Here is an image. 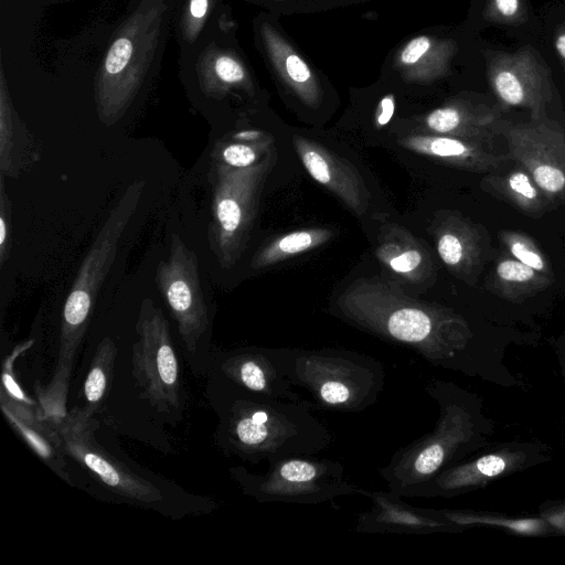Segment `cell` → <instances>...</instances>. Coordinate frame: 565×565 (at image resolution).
<instances>
[{
	"label": "cell",
	"mask_w": 565,
	"mask_h": 565,
	"mask_svg": "<svg viewBox=\"0 0 565 565\" xmlns=\"http://www.w3.org/2000/svg\"><path fill=\"white\" fill-rule=\"evenodd\" d=\"M156 282L190 354H195L209 326L196 255L178 234L171 236L170 253L156 271Z\"/></svg>",
	"instance_id": "14"
},
{
	"label": "cell",
	"mask_w": 565,
	"mask_h": 565,
	"mask_svg": "<svg viewBox=\"0 0 565 565\" xmlns=\"http://www.w3.org/2000/svg\"><path fill=\"white\" fill-rule=\"evenodd\" d=\"M370 0H305L302 13L326 11L335 8L352 6Z\"/></svg>",
	"instance_id": "37"
},
{
	"label": "cell",
	"mask_w": 565,
	"mask_h": 565,
	"mask_svg": "<svg viewBox=\"0 0 565 565\" xmlns=\"http://www.w3.org/2000/svg\"><path fill=\"white\" fill-rule=\"evenodd\" d=\"M258 6L263 11L269 12L278 18L295 13H302L305 0H245Z\"/></svg>",
	"instance_id": "36"
},
{
	"label": "cell",
	"mask_w": 565,
	"mask_h": 565,
	"mask_svg": "<svg viewBox=\"0 0 565 565\" xmlns=\"http://www.w3.org/2000/svg\"><path fill=\"white\" fill-rule=\"evenodd\" d=\"M236 30L233 21L180 54L179 75L184 85L209 100L255 104L265 92L239 45Z\"/></svg>",
	"instance_id": "6"
},
{
	"label": "cell",
	"mask_w": 565,
	"mask_h": 565,
	"mask_svg": "<svg viewBox=\"0 0 565 565\" xmlns=\"http://www.w3.org/2000/svg\"><path fill=\"white\" fill-rule=\"evenodd\" d=\"M434 236L440 259L452 271L466 274L477 263L476 236L461 220L447 216L439 221Z\"/></svg>",
	"instance_id": "25"
},
{
	"label": "cell",
	"mask_w": 565,
	"mask_h": 565,
	"mask_svg": "<svg viewBox=\"0 0 565 565\" xmlns=\"http://www.w3.org/2000/svg\"><path fill=\"white\" fill-rule=\"evenodd\" d=\"M460 41L438 28H423L397 43L384 58L380 75L406 95L437 88L455 74Z\"/></svg>",
	"instance_id": "11"
},
{
	"label": "cell",
	"mask_w": 565,
	"mask_h": 565,
	"mask_svg": "<svg viewBox=\"0 0 565 565\" xmlns=\"http://www.w3.org/2000/svg\"><path fill=\"white\" fill-rule=\"evenodd\" d=\"M25 130L15 113L2 76L0 93V175L15 178L22 166Z\"/></svg>",
	"instance_id": "28"
},
{
	"label": "cell",
	"mask_w": 565,
	"mask_h": 565,
	"mask_svg": "<svg viewBox=\"0 0 565 565\" xmlns=\"http://www.w3.org/2000/svg\"><path fill=\"white\" fill-rule=\"evenodd\" d=\"M559 363L562 365L563 374L565 376V349L561 352Z\"/></svg>",
	"instance_id": "39"
},
{
	"label": "cell",
	"mask_w": 565,
	"mask_h": 565,
	"mask_svg": "<svg viewBox=\"0 0 565 565\" xmlns=\"http://www.w3.org/2000/svg\"><path fill=\"white\" fill-rule=\"evenodd\" d=\"M292 386L305 390L320 407L360 413L373 406L385 385L384 364L342 349H273Z\"/></svg>",
	"instance_id": "4"
},
{
	"label": "cell",
	"mask_w": 565,
	"mask_h": 565,
	"mask_svg": "<svg viewBox=\"0 0 565 565\" xmlns=\"http://www.w3.org/2000/svg\"><path fill=\"white\" fill-rule=\"evenodd\" d=\"M424 390L439 406L433 430L399 448L379 471L388 490L401 497L466 460L487 445L492 431L475 394L435 379Z\"/></svg>",
	"instance_id": "2"
},
{
	"label": "cell",
	"mask_w": 565,
	"mask_h": 565,
	"mask_svg": "<svg viewBox=\"0 0 565 565\" xmlns=\"http://www.w3.org/2000/svg\"><path fill=\"white\" fill-rule=\"evenodd\" d=\"M500 119L498 108L457 95L412 117V122L415 130L490 142Z\"/></svg>",
	"instance_id": "19"
},
{
	"label": "cell",
	"mask_w": 565,
	"mask_h": 565,
	"mask_svg": "<svg viewBox=\"0 0 565 565\" xmlns=\"http://www.w3.org/2000/svg\"><path fill=\"white\" fill-rule=\"evenodd\" d=\"M375 255L385 269L407 284L424 285L433 278L430 254L411 232L397 223L385 224L381 228Z\"/></svg>",
	"instance_id": "22"
},
{
	"label": "cell",
	"mask_w": 565,
	"mask_h": 565,
	"mask_svg": "<svg viewBox=\"0 0 565 565\" xmlns=\"http://www.w3.org/2000/svg\"><path fill=\"white\" fill-rule=\"evenodd\" d=\"M483 18L498 23L519 24L526 19L523 0H488Z\"/></svg>",
	"instance_id": "32"
},
{
	"label": "cell",
	"mask_w": 565,
	"mask_h": 565,
	"mask_svg": "<svg viewBox=\"0 0 565 565\" xmlns=\"http://www.w3.org/2000/svg\"><path fill=\"white\" fill-rule=\"evenodd\" d=\"M332 236V231L324 227L297 230L277 236L257 250L252 260V268L263 269L309 252L326 244Z\"/></svg>",
	"instance_id": "27"
},
{
	"label": "cell",
	"mask_w": 565,
	"mask_h": 565,
	"mask_svg": "<svg viewBox=\"0 0 565 565\" xmlns=\"http://www.w3.org/2000/svg\"><path fill=\"white\" fill-rule=\"evenodd\" d=\"M56 428L65 455L93 472L107 488L130 500L157 503L161 491L113 457L96 440L97 423L82 408L75 407L51 422Z\"/></svg>",
	"instance_id": "12"
},
{
	"label": "cell",
	"mask_w": 565,
	"mask_h": 565,
	"mask_svg": "<svg viewBox=\"0 0 565 565\" xmlns=\"http://www.w3.org/2000/svg\"><path fill=\"white\" fill-rule=\"evenodd\" d=\"M494 189L502 192L514 204L529 212H539L545 207L541 190L525 170H518L510 173L503 180L494 178L491 181Z\"/></svg>",
	"instance_id": "30"
},
{
	"label": "cell",
	"mask_w": 565,
	"mask_h": 565,
	"mask_svg": "<svg viewBox=\"0 0 565 565\" xmlns=\"http://www.w3.org/2000/svg\"><path fill=\"white\" fill-rule=\"evenodd\" d=\"M554 47L565 64V26L561 28L554 39Z\"/></svg>",
	"instance_id": "38"
},
{
	"label": "cell",
	"mask_w": 565,
	"mask_h": 565,
	"mask_svg": "<svg viewBox=\"0 0 565 565\" xmlns=\"http://www.w3.org/2000/svg\"><path fill=\"white\" fill-rule=\"evenodd\" d=\"M136 332L131 364L140 395L158 412L172 414L181 406L179 363L167 319L149 298L141 302Z\"/></svg>",
	"instance_id": "10"
},
{
	"label": "cell",
	"mask_w": 565,
	"mask_h": 565,
	"mask_svg": "<svg viewBox=\"0 0 565 565\" xmlns=\"http://www.w3.org/2000/svg\"><path fill=\"white\" fill-rule=\"evenodd\" d=\"M292 145L310 177L338 196L355 215L369 210L371 195L359 170L324 145L295 135Z\"/></svg>",
	"instance_id": "17"
},
{
	"label": "cell",
	"mask_w": 565,
	"mask_h": 565,
	"mask_svg": "<svg viewBox=\"0 0 565 565\" xmlns=\"http://www.w3.org/2000/svg\"><path fill=\"white\" fill-rule=\"evenodd\" d=\"M509 248L511 254L521 263L537 271H545L546 264L542 255L523 238H510Z\"/></svg>",
	"instance_id": "35"
},
{
	"label": "cell",
	"mask_w": 565,
	"mask_h": 565,
	"mask_svg": "<svg viewBox=\"0 0 565 565\" xmlns=\"http://www.w3.org/2000/svg\"><path fill=\"white\" fill-rule=\"evenodd\" d=\"M358 494L367 497L372 507L358 516L356 532L419 535L458 531L433 509L413 507L390 490L371 491L359 487Z\"/></svg>",
	"instance_id": "18"
},
{
	"label": "cell",
	"mask_w": 565,
	"mask_h": 565,
	"mask_svg": "<svg viewBox=\"0 0 565 565\" xmlns=\"http://www.w3.org/2000/svg\"><path fill=\"white\" fill-rule=\"evenodd\" d=\"M12 207L6 191L4 177L0 175V267L10 256L12 243Z\"/></svg>",
	"instance_id": "34"
},
{
	"label": "cell",
	"mask_w": 565,
	"mask_h": 565,
	"mask_svg": "<svg viewBox=\"0 0 565 565\" xmlns=\"http://www.w3.org/2000/svg\"><path fill=\"white\" fill-rule=\"evenodd\" d=\"M145 182L130 183L86 253L62 311L60 341L79 345L89 324L97 294L114 264L120 237L135 214Z\"/></svg>",
	"instance_id": "9"
},
{
	"label": "cell",
	"mask_w": 565,
	"mask_h": 565,
	"mask_svg": "<svg viewBox=\"0 0 565 565\" xmlns=\"http://www.w3.org/2000/svg\"><path fill=\"white\" fill-rule=\"evenodd\" d=\"M498 278L508 285H539V281L545 278L537 270L526 266L518 259H503L497 268Z\"/></svg>",
	"instance_id": "33"
},
{
	"label": "cell",
	"mask_w": 565,
	"mask_h": 565,
	"mask_svg": "<svg viewBox=\"0 0 565 565\" xmlns=\"http://www.w3.org/2000/svg\"><path fill=\"white\" fill-rule=\"evenodd\" d=\"M117 353V345L109 337L103 338L97 345L83 387L85 405L82 409L88 416H94L99 411L107 396Z\"/></svg>",
	"instance_id": "29"
},
{
	"label": "cell",
	"mask_w": 565,
	"mask_h": 565,
	"mask_svg": "<svg viewBox=\"0 0 565 565\" xmlns=\"http://www.w3.org/2000/svg\"><path fill=\"white\" fill-rule=\"evenodd\" d=\"M254 45L280 96L303 113H320L337 92L329 77L282 29L279 18L260 11L252 22Z\"/></svg>",
	"instance_id": "7"
},
{
	"label": "cell",
	"mask_w": 565,
	"mask_h": 565,
	"mask_svg": "<svg viewBox=\"0 0 565 565\" xmlns=\"http://www.w3.org/2000/svg\"><path fill=\"white\" fill-rule=\"evenodd\" d=\"M273 147V138L264 131L241 130L215 143L211 153L212 166L247 168L259 162Z\"/></svg>",
	"instance_id": "26"
},
{
	"label": "cell",
	"mask_w": 565,
	"mask_h": 565,
	"mask_svg": "<svg viewBox=\"0 0 565 565\" xmlns=\"http://www.w3.org/2000/svg\"><path fill=\"white\" fill-rule=\"evenodd\" d=\"M543 459L540 449L530 444H511L476 459H466L435 478L416 486L403 497L451 498L487 484Z\"/></svg>",
	"instance_id": "16"
},
{
	"label": "cell",
	"mask_w": 565,
	"mask_h": 565,
	"mask_svg": "<svg viewBox=\"0 0 565 565\" xmlns=\"http://www.w3.org/2000/svg\"><path fill=\"white\" fill-rule=\"evenodd\" d=\"M483 55L489 83L502 105L529 109L531 117L546 115L553 97L551 72L533 47Z\"/></svg>",
	"instance_id": "15"
},
{
	"label": "cell",
	"mask_w": 565,
	"mask_h": 565,
	"mask_svg": "<svg viewBox=\"0 0 565 565\" xmlns=\"http://www.w3.org/2000/svg\"><path fill=\"white\" fill-rule=\"evenodd\" d=\"M337 313L348 323L403 345L428 363L490 377V364L472 349V331L454 310L407 294L397 281L360 278L337 298Z\"/></svg>",
	"instance_id": "1"
},
{
	"label": "cell",
	"mask_w": 565,
	"mask_h": 565,
	"mask_svg": "<svg viewBox=\"0 0 565 565\" xmlns=\"http://www.w3.org/2000/svg\"><path fill=\"white\" fill-rule=\"evenodd\" d=\"M233 476L243 491L259 502L321 504L358 493L343 466L316 455H299L269 463L265 473L255 475L237 468Z\"/></svg>",
	"instance_id": "8"
},
{
	"label": "cell",
	"mask_w": 565,
	"mask_h": 565,
	"mask_svg": "<svg viewBox=\"0 0 565 565\" xmlns=\"http://www.w3.org/2000/svg\"><path fill=\"white\" fill-rule=\"evenodd\" d=\"M238 393L225 414V439L230 450L252 462L317 455L332 444L330 429L312 413L307 399H277Z\"/></svg>",
	"instance_id": "3"
},
{
	"label": "cell",
	"mask_w": 565,
	"mask_h": 565,
	"mask_svg": "<svg viewBox=\"0 0 565 565\" xmlns=\"http://www.w3.org/2000/svg\"><path fill=\"white\" fill-rule=\"evenodd\" d=\"M276 160L273 147L259 162L247 168L213 166L209 241L224 268L234 266L246 248L263 186Z\"/></svg>",
	"instance_id": "5"
},
{
	"label": "cell",
	"mask_w": 565,
	"mask_h": 565,
	"mask_svg": "<svg viewBox=\"0 0 565 565\" xmlns=\"http://www.w3.org/2000/svg\"><path fill=\"white\" fill-rule=\"evenodd\" d=\"M173 11L180 54L193 49L216 29L234 21L224 0H175Z\"/></svg>",
	"instance_id": "24"
},
{
	"label": "cell",
	"mask_w": 565,
	"mask_h": 565,
	"mask_svg": "<svg viewBox=\"0 0 565 565\" xmlns=\"http://www.w3.org/2000/svg\"><path fill=\"white\" fill-rule=\"evenodd\" d=\"M0 407L9 424L31 449L61 478L71 482L66 472L64 449L54 425L40 409L14 401L0 391Z\"/></svg>",
	"instance_id": "23"
},
{
	"label": "cell",
	"mask_w": 565,
	"mask_h": 565,
	"mask_svg": "<svg viewBox=\"0 0 565 565\" xmlns=\"http://www.w3.org/2000/svg\"><path fill=\"white\" fill-rule=\"evenodd\" d=\"M32 344V341L17 345L13 351L3 360L2 363V388L11 398L32 408L41 409L35 401L29 397L18 383L13 372L14 361L26 351Z\"/></svg>",
	"instance_id": "31"
},
{
	"label": "cell",
	"mask_w": 565,
	"mask_h": 565,
	"mask_svg": "<svg viewBox=\"0 0 565 565\" xmlns=\"http://www.w3.org/2000/svg\"><path fill=\"white\" fill-rule=\"evenodd\" d=\"M399 143L437 162L475 172H493L508 160L507 156L493 151L489 142L415 129L402 137Z\"/></svg>",
	"instance_id": "20"
},
{
	"label": "cell",
	"mask_w": 565,
	"mask_h": 565,
	"mask_svg": "<svg viewBox=\"0 0 565 565\" xmlns=\"http://www.w3.org/2000/svg\"><path fill=\"white\" fill-rule=\"evenodd\" d=\"M495 136L505 139L508 159L522 166L543 193L565 191V130L557 121L546 115L521 122L501 118Z\"/></svg>",
	"instance_id": "13"
},
{
	"label": "cell",
	"mask_w": 565,
	"mask_h": 565,
	"mask_svg": "<svg viewBox=\"0 0 565 565\" xmlns=\"http://www.w3.org/2000/svg\"><path fill=\"white\" fill-rule=\"evenodd\" d=\"M221 371L231 383L248 393L277 399H301L292 391L273 349L250 348L235 352L222 362Z\"/></svg>",
	"instance_id": "21"
}]
</instances>
